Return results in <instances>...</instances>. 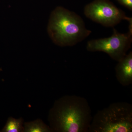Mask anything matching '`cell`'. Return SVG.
I'll use <instances>...</instances> for the list:
<instances>
[{"mask_svg":"<svg viewBox=\"0 0 132 132\" xmlns=\"http://www.w3.org/2000/svg\"><path fill=\"white\" fill-rule=\"evenodd\" d=\"M87 100L66 95L55 102L49 114L52 131L88 132L93 116Z\"/></svg>","mask_w":132,"mask_h":132,"instance_id":"6da1fadb","label":"cell"},{"mask_svg":"<svg viewBox=\"0 0 132 132\" xmlns=\"http://www.w3.org/2000/svg\"><path fill=\"white\" fill-rule=\"evenodd\" d=\"M115 75L118 82L127 86L132 84V52H129L118 61L115 67Z\"/></svg>","mask_w":132,"mask_h":132,"instance_id":"8992f818","label":"cell"},{"mask_svg":"<svg viewBox=\"0 0 132 132\" xmlns=\"http://www.w3.org/2000/svg\"><path fill=\"white\" fill-rule=\"evenodd\" d=\"M121 5L130 10H132V0H116Z\"/></svg>","mask_w":132,"mask_h":132,"instance_id":"9c48e42d","label":"cell"},{"mask_svg":"<svg viewBox=\"0 0 132 132\" xmlns=\"http://www.w3.org/2000/svg\"><path fill=\"white\" fill-rule=\"evenodd\" d=\"M84 12L88 19L107 27H114L123 20L128 21L132 19L109 0H94L85 6Z\"/></svg>","mask_w":132,"mask_h":132,"instance_id":"5b68a950","label":"cell"},{"mask_svg":"<svg viewBox=\"0 0 132 132\" xmlns=\"http://www.w3.org/2000/svg\"><path fill=\"white\" fill-rule=\"evenodd\" d=\"M24 131L26 132L52 131L50 127L40 120H36L25 123Z\"/></svg>","mask_w":132,"mask_h":132,"instance_id":"52a82bcc","label":"cell"},{"mask_svg":"<svg viewBox=\"0 0 132 132\" xmlns=\"http://www.w3.org/2000/svg\"><path fill=\"white\" fill-rule=\"evenodd\" d=\"M132 105L118 102L99 110L93 116L88 132H132Z\"/></svg>","mask_w":132,"mask_h":132,"instance_id":"3957f363","label":"cell"},{"mask_svg":"<svg viewBox=\"0 0 132 132\" xmlns=\"http://www.w3.org/2000/svg\"><path fill=\"white\" fill-rule=\"evenodd\" d=\"M47 31L52 42L60 47L75 46L92 33L81 17L62 6L57 7L51 12Z\"/></svg>","mask_w":132,"mask_h":132,"instance_id":"7a4b0ae2","label":"cell"},{"mask_svg":"<svg viewBox=\"0 0 132 132\" xmlns=\"http://www.w3.org/2000/svg\"><path fill=\"white\" fill-rule=\"evenodd\" d=\"M23 121L21 119H15L10 118L8 120L6 124L3 129L2 132H20L24 131L22 126Z\"/></svg>","mask_w":132,"mask_h":132,"instance_id":"ba28073f","label":"cell"},{"mask_svg":"<svg viewBox=\"0 0 132 132\" xmlns=\"http://www.w3.org/2000/svg\"><path fill=\"white\" fill-rule=\"evenodd\" d=\"M132 36L129 32L121 34L114 28L113 34L110 37L88 41L86 49L90 52H104L118 62L126 56L131 48Z\"/></svg>","mask_w":132,"mask_h":132,"instance_id":"277c9868","label":"cell"}]
</instances>
